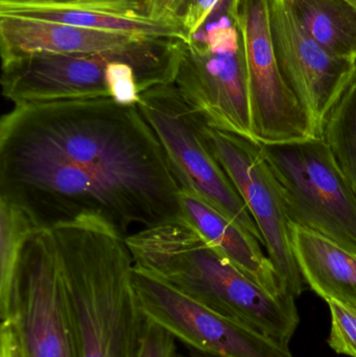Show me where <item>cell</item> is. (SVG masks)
Returning <instances> with one entry per match:
<instances>
[{
	"instance_id": "18",
	"label": "cell",
	"mask_w": 356,
	"mask_h": 357,
	"mask_svg": "<svg viewBox=\"0 0 356 357\" xmlns=\"http://www.w3.org/2000/svg\"><path fill=\"white\" fill-rule=\"evenodd\" d=\"M38 230L24 211L0 199V318L12 321L14 285L25 241Z\"/></svg>"
},
{
	"instance_id": "14",
	"label": "cell",
	"mask_w": 356,
	"mask_h": 357,
	"mask_svg": "<svg viewBox=\"0 0 356 357\" xmlns=\"http://www.w3.org/2000/svg\"><path fill=\"white\" fill-rule=\"evenodd\" d=\"M146 38L84 29L54 21L0 15L1 62L33 54H98Z\"/></svg>"
},
{
	"instance_id": "21",
	"label": "cell",
	"mask_w": 356,
	"mask_h": 357,
	"mask_svg": "<svg viewBox=\"0 0 356 357\" xmlns=\"http://www.w3.org/2000/svg\"><path fill=\"white\" fill-rule=\"evenodd\" d=\"M177 341L164 327L146 318L138 357H180Z\"/></svg>"
},
{
	"instance_id": "8",
	"label": "cell",
	"mask_w": 356,
	"mask_h": 357,
	"mask_svg": "<svg viewBox=\"0 0 356 357\" xmlns=\"http://www.w3.org/2000/svg\"><path fill=\"white\" fill-rule=\"evenodd\" d=\"M14 323L26 357H79L60 253L52 229L23 245L14 285Z\"/></svg>"
},
{
	"instance_id": "27",
	"label": "cell",
	"mask_w": 356,
	"mask_h": 357,
	"mask_svg": "<svg viewBox=\"0 0 356 357\" xmlns=\"http://www.w3.org/2000/svg\"><path fill=\"white\" fill-rule=\"evenodd\" d=\"M355 81L356 82V60H355Z\"/></svg>"
},
{
	"instance_id": "26",
	"label": "cell",
	"mask_w": 356,
	"mask_h": 357,
	"mask_svg": "<svg viewBox=\"0 0 356 357\" xmlns=\"http://www.w3.org/2000/svg\"><path fill=\"white\" fill-rule=\"evenodd\" d=\"M349 1L353 2V3H355L356 6V0H349Z\"/></svg>"
},
{
	"instance_id": "12",
	"label": "cell",
	"mask_w": 356,
	"mask_h": 357,
	"mask_svg": "<svg viewBox=\"0 0 356 357\" xmlns=\"http://www.w3.org/2000/svg\"><path fill=\"white\" fill-rule=\"evenodd\" d=\"M270 25L282 77L323 136L330 114L355 81V62L326 52L303 29L286 0L270 1Z\"/></svg>"
},
{
	"instance_id": "16",
	"label": "cell",
	"mask_w": 356,
	"mask_h": 357,
	"mask_svg": "<svg viewBox=\"0 0 356 357\" xmlns=\"http://www.w3.org/2000/svg\"><path fill=\"white\" fill-rule=\"evenodd\" d=\"M293 251L304 282L326 302L356 310V255L334 241L291 224Z\"/></svg>"
},
{
	"instance_id": "2",
	"label": "cell",
	"mask_w": 356,
	"mask_h": 357,
	"mask_svg": "<svg viewBox=\"0 0 356 357\" xmlns=\"http://www.w3.org/2000/svg\"><path fill=\"white\" fill-rule=\"evenodd\" d=\"M134 264L222 316L290 350L296 297L275 296L249 278L182 215L125 237Z\"/></svg>"
},
{
	"instance_id": "10",
	"label": "cell",
	"mask_w": 356,
	"mask_h": 357,
	"mask_svg": "<svg viewBox=\"0 0 356 357\" xmlns=\"http://www.w3.org/2000/svg\"><path fill=\"white\" fill-rule=\"evenodd\" d=\"M271 0H234L248 75L252 137L277 144L318 135L309 113L282 77L270 25Z\"/></svg>"
},
{
	"instance_id": "23",
	"label": "cell",
	"mask_w": 356,
	"mask_h": 357,
	"mask_svg": "<svg viewBox=\"0 0 356 357\" xmlns=\"http://www.w3.org/2000/svg\"><path fill=\"white\" fill-rule=\"evenodd\" d=\"M187 0H146L148 16L154 20L179 24L180 13Z\"/></svg>"
},
{
	"instance_id": "17",
	"label": "cell",
	"mask_w": 356,
	"mask_h": 357,
	"mask_svg": "<svg viewBox=\"0 0 356 357\" xmlns=\"http://www.w3.org/2000/svg\"><path fill=\"white\" fill-rule=\"evenodd\" d=\"M307 33L336 58L355 62L356 6L349 0H286Z\"/></svg>"
},
{
	"instance_id": "7",
	"label": "cell",
	"mask_w": 356,
	"mask_h": 357,
	"mask_svg": "<svg viewBox=\"0 0 356 357\" xmlns=\"http://www.w3.org/2000/svg\"><path fill=\"white\" fill-rule=\"evenodd\" d=\"M137 106L162 144L180 190L202 197L263 245L244 199L207 144L204 119L186 104L175 84L148 90Z\"/></svg>"
},
{
	"instance_id": "4",
	"label": "cell",
	"mask_w": 356,
	"mask_h": 357,
	"mask_svg": "<svg viewBox=\"0 0 356 357\" xmlns=\"http://www.w3.org/2000/svg\"><path fill=\"white\" fill-rule=\"evenodd\" d=\"M179 56L178 39H141L98 54H26L1 62L2 94L15 106L92 98L137 106L144 92L173 84Z\"/></svg>"
},
{
	"instance_id": "6",
	"label": "cell",
	"mask_w": 356,
	"mask_h": 357,
	"mask_svg": "<svg viewBox=\"0 0 356 357\" xmlns=\"http://www.w3.org/2000/svg\"><path fill=\"white\" fill-rule=\"evenodd\" d=\"M291 224L356 255V193L324 136L261 144Z\"/></svg>"
},
{
	"instance_id": "22",
	"label": "cell",
	"mask_w": 356,
	"mask_h": 357,
	"mask_svg": "<svg viewBox=\"0 0 356 357\" xmlns=\"http://www.w3.org/2000/svg\"><path fill=\"white\" fill-rule=\"evenodd\" d=\"M222 0H187L180 13L179 24L188 40L203 26Z\"/></svg>"
},
{
	"instance_id": "13",
	"label": "cell",
	"mask_w": 356,
	"mask_h": 357,
	"mask_svg": "<svg viewBox=\"0 0 356 357\" xmlns=\"http://www.w3.org/2000/svg\"><path fill=\"white\" fill-rule=\"evenodd\" d=\"M0 15L54 21L146 39L187 40L178 23L150 18L146 10V0H60L6 3L0 4Z\"/></svg>"
},
{
	"instance_id": "19",
	"label": "cell",
	"mask_w": 356,
	"mask_h": 357,
	"mask_svg": "<svg viewBox=\"0 0 356 357\" xmlns=\"http://www.w3.org/2000/svg\"><path fill=\"white\" fill-rule=\"evenodd\" d=\"M323 136L356 193V82L349 86L324 128Z\"/></svg>"
},
{
	"instance_id": "25",
	"label": "cell",
	"mask_w": 356,
	"mask_h": 357,
	"mask_svg": "<svg viewBox=\"0 0 356 357\" xmlns=\"http://www.w3.org/2000/svg\"><path fill=\"white\" fill-rule=\"evenodd\" d=\"M60 1V0H0V4L35 3V2Z\"/></svg>"
},
{
	"instance_id": "15",
	"label": "cell",
	"mask_w": 356,
	"mask_h": 357,
	"mask_svg": "<svg viewBox=\"0 0 356 357\" xmlns=\"http://www.w3.org/2000/svg\"><path fill=\"white\" fill-rule=\"evenodd\" d=\"M183 215L249 278L275 296L290 293L263 254L258 239L206 201L180 190ZM291 294V293H290Z\"/></svg>"
},
{
	"instance_id": "11",
	"label": "cell",
	"mask_w": 356,
	"mask_h": 357,
	"mask_svg": "<svg viewBox=\"0 0 356 357\" xmlns=\"http://www.w3.org/2000/svg\"><path fill=\"white\" fill-rule=\"evenodd\" d=\"M133 283L144 317L169 331L189 350L215 357H293L254 331L135 266Z\"/></svg>"
},
{
	"instance_id": "1",
	"label": "cell",
	"mask_w": 356,
	"mask_h": 357,
	"mask_svg": "<svg viewBox=\"0 0 356 357\" xmlns=\"http://www.w3.org/2000/svg\"><path fill=\"white\" fill-rule=\"evenodd\" d=\"M0 199L37 229L98 218L130 228L183 215L162 144L136 105L112 98L17 105L0 121Z\"/></svg>"
},
{
	"instance_id": "24",
	"label": "cell",
	"mask_w": 356,
	"mask_h": 357,
	"mask_svg": "<svg viewBox=\"0 0 356 357\" xmlns=\"http://www.w3.org/2000/svg\"><path fill=\"white\" fill-rule=\"evenodd\" d=\"M0 357H26L12 321L1 322L0 326Z\"/></svg>"
},
{
	"instance_id": "5",
	"label": "cell",
	"mask_w": 356,
	"mask_h": 357,
	"mask_svg": "<svg viewBox=\"0 0 356 357\" xmlns=\"http://www.w3.org/2000/svg\"><path fill=\"white\" fill-rule=\"evenodd\" d=\"M173 84L209 126L252 137L248 75L234 0H222L188 41H180Z\"/></svg>"
},
{
	"instance_id": "9",
	"label": "cell",
	"mask_w": 356,
	"mask_h": 357,
	"mask_svg": "<svg viewBox=\"0 0 356 357\" xmlns=\"http://www.w3.org/2000/svg\"><path fill=\"white\" fill-rule=\"evenodd\" d=\"M205 138L222 169L248 207L276 273L286 289L299 297L305 282L293 251L291 222L277 182L261 142L250 136L203 126Z\"/></svg>"
},
{
	"instance_id": "20",
	"label": "cell",
	"mask_w": 356,
	"mask_h": 357,
	"mask_svg": "<svg viewBox=\"0 0 356 357\" xmlns=\"http://www.w3.org/2000/svg\"><path fill=\"white\" fill-rule=\"evenodd\" d=\"M327 304L332 314L328 345L336 354L356 357V310L332 300Z\"/></svg>"
},
{
	"instance_id": "3",
	"label": "cell",
	"mask_w": 356,
	"mask_h": 357,
	"mask_svg": "<svg viewBox=\"0 0 356 357\" xmlns=\"http://www.w3.org/2000/svg\"><path fill=\"white\" fill-rule=\"evenodd\" d=\"M52 230L79 357H138L146 317L125 237L91 218Z\"/></svg>"
}]
</instances>
